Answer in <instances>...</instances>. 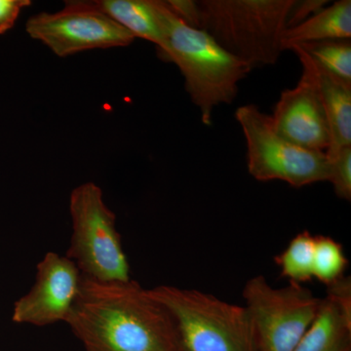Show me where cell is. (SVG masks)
Instances as JSON below:
<instances>
[{
	"label": "cell",
	"mask_w": 351,
	"mask_h": 351,
	"mask_svg": "<svg viewBox=\"0 0 351 351\" xmlns=\"http://www.w3.org/2000/svg\"><path fill=\"white\" fill-rule=\"evenodd\" d=\"M82 274L66 255L48 252L36 265L31 290L15 302L12 319L16 324L36 327L66 323L82 286Z\"/></svg>",
	"instance_id": "9c48e42d"
},
{
	"label": "cell",
	"mask_w": 351,
	"mask_h": 351,
	"mask_svg": "<svg viewBox=\"0 0 351 351\" xmlns=\"http://www.w3.org/2000/svg\"><path fill=\"white\" fill-rule=\"evenodd\" d=\"M330 3L328 0H294L287 19V29L302 24Z\"/></svg>",
	"instance_id": "d6986e66"
},
{
	"label": "cell",
	"mask_w": 351,
	"mask_h": 351,
	"mask_svg": "<svg viewBox=\"0 0 351 351\" xmlns=\"http://www.w3.org/2000/svg\"><path fill=\"white\" fill-rule=\"evenodd\" d=\"M242 295L258 351H294L322 302L302 284L274 288L263 276L249 279Z\"/></svg>",
	"instance_id": "52a82bcc"
},
{
	"label": "cell",
	"mask_w": 351,
	"mask_h": 351,
	"mask_svg": "<svg viewBox=\"0 0 351 351\" xmlns=\"http://www.w3.org/2000/svg\"><path fill=\"white\" fill-rule=\"evenodd\" d=\"M294 52L302 66L299 82L292 89L284 90L274 107L271 117L274 130L293 144L309 151L326 152L330 145V130L326 112L311 64L297 46Z\"/></svg>",
	"instance_id": "30bf717a"
},
{
	"label": "cell",
	"mask_w": 351,
	"mask_h": 351,
	"mask_svg": "<svg viewBox=\"0 0 351 351\" xmlns=\"http://www.w3.org/2000/svg\"><path fill=\"white\" fill-rule=\"evenodd\" d=\"M25 31L56 56L66 58L84 51L125 47L135 36L103 12L95 1L69 0L54 13L32 16Z\"/></svg>",
	"instance_id": "ba28073f"
},
{
	"label": "cell",
	"mask_w": 351,
	"mask_h": 351,
	"mask_svg": "<svg viewBox=\"0 0 351 351\" xmlns=\"http://www.w3.org/2000/svg\"><path fill=\"white\" fill-rule=\"evenodd\" d=\"M294 351H351V280L328 286L315 319Z\"/></svg>",
	"instance_id": "8fae6325"
},
{
	"label": "cell",
	"mask_w": 351,
	"mask_h": 351,
	"mask_svg": "<svg viewBox=\"0 0 351 351\" xmlns=\"http://www.w3.org/2000/svg\"><path fill=\"white\" fill-rule=\"evenodd\" d=\"M351 1L339 0L328 4L302 24L286 29L282 38V50L291 46L330 39H350Z\"/></svg>",
	"instance_id": "5bb4252c"
},
{
	"label": "cell",
	"mask_w": 351,
	"mask_h": 351,
	"mask_svg": "<svg viewBox=\"0 0 351 351\" xmlns=\"http://www.w3.org/2000/svg\"><path fill=\"white\" fill-rule=\"evenodd\" d=\"M299 48L313 69L321 100L326 112L330 130V145L326 154L338 151L341 147H351L350 83L343 82L328 73L318 66L301 47Z\"/></svg>",
	"instance_id": "4fadbf2b"
},
{
	"label": "cell",
	"mask_w": 351,
	"mask_h": 351,
	"mask_svg": "<svg viewBox=\"0 0 351 351\" xmlns=\"http://www.w3.org/2000/svg\"><path fill=\"white\" fill-rule=\"evenodd\" d=\"M294 0H199L198 29L255 68L277 63Z\"/></svg>",
	"instance_id": "3957f363"
},
{
	"label": "cell",
	"mask_w": 351,
	"mask_h": 351,
	"mask_svg": "<svg viewBox=\"0 0 351 351\" xmlns=\"http://www.w3.org/2000/svg\"><path fill=\"white\" fill-rule=\"evenodd\" d=\"M31 5L29 0H0V34L13 29L23 9Z\"/></svg>",
	"instance_id": "ffe728a7"
},
{
	"label": "cell",
	"mask_w": 351,
	"mask_h": 351,
	"mask_svg": "<svg viewBox=\"0 0 351 351\" xmlns=\"http://www.w3.org/2000/svg\"><path fill=\"white\" fill-rule=\"evenodd\" d=\"M326 154V152H325ZM329 163L328 181L331 182L339 199H351V147L326 154Z\"/></svg>",
	"instance_id": "ac0fdd59"
},
{
	"label": "cell",
	"mask_w": 351,
	"mask_h": 351,
	"mask_svg": "<svg viewBox=\"0 0 351 351\" xmlns=\"http://www.w3.org/2000/svg\"><path fill=\"white\" fill-rule=\"evenodd\" d=\"M71 242L66 257L83 276L100 282H128L130 265L117 230V215L92 182L76 186L69 196Z\"/></svg>",
	"instance_id": "5b68a950"
},
{
	"label": "cell",
	"mask_w": 351,
	"mask_h": 351,
	"mask_svg": "<svg viewBox=\"0 0 351 351\" xmlns=\"http://www.w3.org/2000/svg\"><path fill=\"white\" fill-rule=\"evenodd\" d=\"M314 239L315 237L306 230L300 232L274 258L280 267L281 276L287 278L289 282L302 285L313 280Z\"/></svg>",
	"instance_id": "9a60e30c"
},
{
	"label": "cell",
	"mask_w": 351,
	"mask_h": 351,
	"mask_svg": "<svg viewBox=\"0 0 351 351\" xmlns=\"http://www.w3.org/2000/svg\"><path fill=\"white\" fill-rule=\"evenodd\" d=\"M297 46L301 47L321 68L351 84L350 39H330Z\"/></svg>",
	"instance_id": "2e32d148"
},
{
	"label": "cell",
	"mask_w": 351,
	"mask_h": 351,
	"mask_svg": "<svg viewBox=\"0 0 351 351\" xmlns=\"http://www.w3.org/2000/svg\"><path fill=\"white\" fill-rule=\"evenodd\" d=\"M235 117L243 131L247 167L254 179L277 180L293 188L328 181L329 163L325 152L309 151L279 135L270 115L257 106H242Z\"/></svg>",
	"instance_id": "8992f818"
},
{
	"label": "cell",
	"mask_w": 351,
	"mask_h": 351,
	"mask_svg": "<svg viewBox=\"0 0 351 351\" xmlns=\"http://www.w3.org/2000/svg\"><path fill=\"white\" fill-rule=\"evenodd\" d=\"M348 261L343 246L331 237H315L313 252V277L330 286L345 276Z\"/></svg>",
	"instance_id": "e0dca14e"
},
{
	"label": "cell",
	"mask_w": 351,
	"mask_h": 351,
	"mask_svg": "<svg viewBox=\"0 0 351 351\" xmlns=\"http://www.w3.org/2000/svg\"><path fill=\"white\" fill-rule=\"evenodd\" d=\"M147 291L172 316L182 351H258L245 306L176 286Z\"/></svg>",
	"instance_id": "277c9868"
},
{
	"label": "cell",
	"mask_w": 351,
	"mask_h": 351,
	"mask_svg": "<svg viewBox=\"0 0 351 351\" xmlns=\"http://www.w3.org/2000/svg\"><path fill=\"white\" fill-rule=\"evenodd\" d=\"M167 3L173 13L184 24L195 27V29H198L199 12H198L197 1H193V0H167Z\"/></svg>",
	"instance_id": "44dd1931"
},
{
	"label": "cell",
	"mask_w": 351,
	"mask_h": 351,
	"mask_svg": "<svg viewBox=\"0 0 351 351\" xmlns=\"http://www.w3.org/2000/svg\"><path fill=\"white\" fill-rule=\"evenodd\" d=\"M158 56L179 68L186 91L206 126L212 124L215 108L232 104L239 94V82L253 71L206 32L184 24L173 11L167 41Z\"/></svg>",
	"instance_id": "7a4b0ae2"
},
{
	"label": "cell",
	"mask_w": 351,
	"mask_h": 351,
	"mask_svg": "<svg viewBox=\"0 0 351 351\" xmlns=\"http://www.w3.org/2000/svg\"><path fill=\"white\" fill-rule=\"evenodd\" d=\"M95 3L134 36L162 50L167 41L172 10L162 0H96Z\"/></svg>",
	"instance_id": "7c38bea8"
},
{
	"label": "cell",
	"mask_w": 351,
	"mask_h": 351,
	"mask_svg": "<svg viewBox=\"0 0 351 351\" xmlns=\"http://www.w3.org/2000/svg\"><path fill=\"white\" fill-rule=\"evenodd\" d=\"M66 324L85 351H182L172 316L135 280L82 276Z\"/></svg>",
	"instance_id": "6da1fadb"
}]
</instances>
